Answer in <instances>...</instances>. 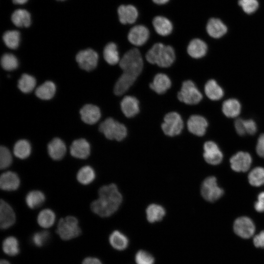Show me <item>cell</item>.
Listing matches in <instances>:
<instances>
[{
	"instance_id": "cell-1",
	"label": "cell",
	"mask_w": 264,
	"mask_h": 264,
	"mask_svg": "<svg viewBox=\"0 0 264 264\" xmlns=\"http://www.w3.org/2000/svg\"><path fill=\"white\" fill-rule=\"evenodd\" d=\"M99 198L90 204L92 211L101 217H108L120 206L122 197L117 186L113 183L104 185L98 190Z\"/></svg>"
},
{
	"instance_id": "cell-2",
	"label": "cell",
	"mask_w": 264,
	"mask_h": 264,
	"mask_svg": "<svg viewBox=\"0 0 264 264\" xmlns=\"http://www.w3.org/2000/svg\"><path fill=\"white\" fill-rule=\"evenodd\" d=\"M175 58L174 48L170 45H166L160 43L154 44L146 55V59L149 63L156 64L161 67L171 66Z\"/></svg>"
},
{
	"instance_id": "cell-3",
	"label": "cell",
	"mask_w": 264,
	"mask_h": 264,
	"mask_svg": "<svg viewBox=\"0 0 264 264\" xmlns=\"http://www.w3.org/2000/svg\"><path fill=\"white\" fill-rule=\"evenodd\" d=\"M119 66L123 73L137 78L143 67V61L140 51L132 48L127 51L120 60Z\"/></svg>"
},
{
	"instance_id": "cell-4",
	"label": "cell",
	"mask_w": 264,
	"mask_h": 264,
	"mask_svg": "<svg viewBox=\"0 0 264 264\" xmlns=\"http://www.w3.org/2000/svg\"><path fill=\"white\" fill-rule=\"evenodd\" d=\"M99 130L110 140L121 141L127 135L125 126L110 117L106 119L100 124Z\"/></svg>"
},
{
	"instance_id": "cell-5",
	"label": "cell",
	"mask_w": 264,
	"mask_h": 264,
	"mask_svg": "<svg viewBox=\"0 0 264 264\" xmlns=\"http://www.w3.org/2000/svg\"><path fill=\"white\" fill-rule=\"evenodd\" d=\"M81 229L78 220L73 216L61 218L57 225L56 233L63 240L67 241L79 236Z\"/></svg>"
},
{
	"instance_id": "cell-6",
	"label": "cell",
	"mask_w": 264,
	"mask_h": 264,
	"mask_svg": "<svg viewBox=\"0 0 264 264\" xmlns=\"http://www.w3.org/2000/svg\"><path fill=\"white\" fill-rule=\"evenodd\" d=\"M177 97L180 102L188 105L197 104L202 99V94L191 80L183 82Z\"/></svg>"
},
{
	"instance_id": "cell-7",
	"label": "cell",
	"mask_w": 264,
	"mask_h": 264,
	"mask_svg": "<svg viewBox=\"0 0 264 264\" xmlns=\"http://www.w3.org/2000/svg\"><path fill=\"white\" fill-rule=\"evenodd\" d=\"M183 128V122L181 116L177 112L172 111L167 113L161 125L163 132L169 136L179 134Z\"/></svg>"
},
{
	"instance_id": "cell-8",
	"label": "cell",
	"mask_w": 264,
	"mask_h": 264,
	"mask_svg": "<svg viewBox=\"0 0 264 264\" xmlns=\"http://www.w3.org/2000/svg\"><path fill=\"white\" fill-rule=\"evenodd\" d=\"M202 197L207 201L214 202L219 199L223 194V190L217 184V179L211 176L203 181L200 189Z\"/></svg>"
},
{
	"instance_id": "cell-9",
	"label": "cell",
	"mask_w": 264,
	"mask_h": 264,
	"mask_svg": "<svg viewBox=\"0 0 264 264\" xmlns=\"http://www.w3.org/2000/svg\"><path fill=\"white\" fill-rule=\"evenodd\" d=\"M76 60L82 69L90 71L97 66L98 55L93 49L88 48L78 52Z\"/></svg>"
},
{
	"instance_id": "cell-10",
	"label": "cell",
	"mask_w": 264,
	"mask_h": 264,
	"mask_svg": "<svg viewBox=\"0 0 264 264\" xmlns=\"http://www.w3.org/2000/svg\"><path fill=\"white\" fill-rule=\"evenodd\" d=\"M233 228L238 236L244 239H248L252 236L255 230L253 221L247 217L237 218L234 222Z\"/></svg>"
},
{
	"instance_id": "cell-11",
	"label": "cell",
	"mask_w": 264,
	"mask_h": 264,
	"mask_svg": "<svg viewBox=\"0 0 264 264\" xmlns=\"http://www.w3.org/2000/svg\"><path fill=\"white\" fill-rule=\"evenodd\" d=\"M10 20L13 26L18 28H28L32 23L31 14L23 8H18L14 10Z\"/></svg>"
},
{
	"instance_id": "cell-12",
	"label": "cell",
	"mask_w": 264,
	"mask_h": 264,
	"mask_svg": "<svg viewBox=\"0 0 264 264\" xmlns=\"http://www.w3.org/2000/svg\"><path fill=\"white\" fill-rule=\"evenodd\" d=\"M203 149V157L207 163L215 165L222 161V153L215 142L212 141L206 142Z\"/></svg>"
},
{
	"instance_id": "cell-13",
	"label": "cell",
	"mask_w": 264,
	"mask_h": 264,
	"mask_svg": "<svg viewBox=\"0 0 264 264\" xmlns=\"http://www.w3.org/2000/svg\"><path fill=\"white\" fill-rule=\"evenodd\" d=\"M230 162L233 170L238 172H244L249 169L252 158L249 153L240 151L230 158Z\"/></svg>"
},
{
	"instance_id": "cell-14",
	"label": "cell",
	"mask_w": 264,
	"mask_h": 264,
	"mask_svg": "<svg viewBox=\"0 0 264 264\" xmlns=\"http://www.w3.org/2000/svg\"><path fill=\"white\" fill-rule=\"evenodd\" d=\"M16 215L11 206L4 200L0 201V227L6 229L15 222Z\"/></svg>"
},
{
	"instance_id": "cell-15",
	"label": "cell",
	"mask_w": 264,
	"mask_h": 264,
	"mask_svg": "<svg viewBox=\"0 0 264 264\" xmlns=\"http://www.w3.org/2000/svg\"><path fill=\"white\" fill-rule=\"evenodd\" d=\"M149 31L144 25H138L132 27L128 35L129 41L135 46L143 45L148 40Z\"/></svg>"
},
{
	"instance_id": "cell-16",
	"label": "cell",
	"mask_w": 264,
	"mask_h": 264,
	"mask_svg": "<svg viewBox=\"0 0 264 264\" xmlns=\"http://www.w3.org/2000/svg\"><path fill=\"white\" fill-rule=\"evenodd\" d=\"M70 153L74 157L79 159L87 158L90 153V146L84 138L74 140L70 147Z\"/></svg>"
},
{
	"instance_id": "cell-17",
	"label": "cell",
	"mask_w": 264,
	"mask_h": 264,
	"mask_svg": "<svg viewBox=\"0 0 264 264\" xmlns=\"http://www.w3.org/2000/svg\"><path fill=\"white\" fill-rule=\"evenodd\" d=\"M187 124L189 131L199 136L204 135L208 126L206 119L199 115H191L189 118Z\"/></svg>"
},
{
	"instance_id": "cell-18",
	"label": "cell",
	"mask_w": 264,
	"mask_h": 264,
	"mask_svg": "<svg viewBox=\"0 0 264 264\" xmlns=\"http://www.w3.org/2000/svg\"><path fill=\"white\" fill-rule=\"evenodd\" d=\"M82 120L86 124L92 125L98 121L101 117L99 108L92 104L85 105L80 110Z\"/></svg>"
},
{
	"instance_id": "cell-19",
	"label": "cell",
	"mask_w": 264,
	"mask_h": 264,
	"mask_svg": "<svg viewBox=\"0 0 264 264\" xmlns=\"http://www.w3.org/2000/svg\"><path fill=\"white\" fill-rule=\"evenodd\" d=\"M20 184L18 175L12 171L2 173L0 177V187L4 191H12L17 190Z\"/></svg>"
},
{
	"instance_id": "cell-20",
	"label": "cell",
	"mask_w": 264,
	"mask_h": 264,
	"mask_svg": "<svg viewBox=\"0 0 264 264\" xmlns=\"http://www.w3.org/2000/svg\"><path fill=\"white\" fill-rule=\"evenodd\" d=\"M66 151L65 142L60 138H53L47 145V152L50 157L55 160L62 159Z\"/></svg>"
},
{
	"instance_id": "cell-21",
	"label": "cell",
	"mask_w": 264,
	"mask_h": 264,
	"mask_svg": "<svg viewBox=\"0 0 264 264\" xmlns=\"http://www.w3.org/2000/svg\"><path fill=\"white\" fill-rule=\"evenodd\" d=\"M120 106L122 112L128 118L134 116L139 112V101L132 96H125L121 102Z\"/></svg>"
},
{
	"instance_id": "cell-22",
	"label": "cell",
	"mask_w": 264,
	"mask_h": 264,
	"mask_svg": "<svg viewBox=\"0 0 264 264\" xmlns=\"http://www.w3.org/2000/svg\"><path fill=\"white\" fill-rule=\"evenodd\" d=\"M117 13L119 21L123 24L134 23L138 16L136 8L132 5H120L118 8Z\"/></svg>"
},
{
	"instance_id": "cell-23",
	"label": "cell",
	"mask_w": 264,
	"mask_h": 264,
	"mask_svg": "<svg viewBox=\"0 0 264 264\" xmlns=\"http://www.w3.org/2000/svg\"><path fill=\"white\" fill-rule=\"evenodd\" d=\"M171 81L165 74L159 73L154 78L150 84V88L156 93L161 94L164 93L171 86Z\"/></svg>"
},
{
	"instance_id": "cell-24",
	"label": "cell",
	"mask_w": 264,
	"mask_h": 264,
	"mask_svg": "<svg viewBox=\"0 0 264 264\" xmlns=\"http://www.w3.org/2000/svg\"><path fill=\"white\" fill-rule=\"evenodd\" d=\"M206 31L211 37L220 38L226 33L227 28L220 19L211 18L207 23Z\"/></svg>"
},
{
	"instance_id": "cell-25",
	"label": "cell",
	"mask_w": 264,
	"mask_h": 264,
	"mask_svg": "<svg viewBox=\"0 0 264 264\" xmlns=\"http://www.w3.org/2000/svg\"><path fill=\"white\" fill-rule=\"evenodd\" d=\"M207 48V45L204 41L196 38L190 41L187 46V51L191 57L198 59L206 55Z\"/></svg>"
},
{
	"instance_id": "cell-26",
	"label": "cell",
	"mask_w": 264,
	"mask_h": 264,
	"mask_svg": "<svg viewBox=\"0 0 264 264\" xmlns=\"http://www.w3.org/2000/svg\"><path fill=\"white\" fill-rule=\"evenodd\" d=\"M153 24L157 33L163 36L169 35L173 30L171 22L164 17H155L153 19Z\"/></svg>"
},
{
	"instance_id": "cell-27",
	"label": "cell",
	"mask_w": 264,
	"mask_h": 264,
	"mask_svg": "<svg viewBox=\"0 0 264 264\" xmlns=\"http://www.w3.org/2000/svg\"><path fill=\"white\" fill-rule=\"evenodd\" d=\"M222 111L226 117L235 118L237 117L241 112V105L236 99H228L222 103Z\"/></svg>"
},
{
	"instance_id": "cell-28",
	"label": "cell",
	"mask_w": 264,
	"mask_h": 264,
	"mask_svg": "<svg viewBox=\"0 0 264 264\" xmlns=\"http://www.w3.org/2000/svg\"><path fill=\"white\" fill-rule=\"evenodd\" d=\"M136 79L122 73L114 85L113 91L115 94L119 96L124 94L133 85Z\"/></svg>"
},
{
	"instance_id": "cell-29",
	"label": "cell",
	"mask_w": 264,
	"mask_h": 264,
	"mask_svg": "<svg viewBox=\"0 0 264 264\" xmlns=\"http://www.w3.org/2000/svg\"><path fill=\"white\" fill-rule=\"evenodd\" d=\"M204 91L206 95L212 100H218L224 94L222 88L213 79L208 80L205 85Z\"/></svg>"
},
{
	"instance_id": "cell-30",
	"label": "cell",
	"mask_w": 264,
	"mask_h": 264,
	"mask_svg": "<svg viewBox=\"0 0 264 264\" xmlns=\"http://www.w3.org/2000/svg\"><path fill=\"white\" fill-rule=\"evenodd\" d=\"M21 33L16 29H9L3 32L2 40L5 44L9 48L16 49L20 44Z\"/></svg>"
},
{
	"instance_id": "cell-31",
	"label": "cell",
	"mask_w": 264,
	"mask_h": 264,
	"mask_svg": "<svg viewBox=\"0 0 264 264\" xmlns=\"http://www.w3.org/2000/svg\"><path fill=\"white\" fill-rule=\"evenodd\" d=\"M31 146L26 139H20L17 141L13 147V153L15 156L20 159H25L30 154Z\"/></svg>"
},
{
	"instance_id": "cell-32",
	"label": "cell",
	"mask_w": 264,
	"mask_h": 264,
	"mask_svg": "<svg viewBox=\"0 0 264 264\" xmlns=\"http://www.w3.org/2000/svg\"><path fill=\"white\" fill-rule=\"evenodd\" d=\"M109 242L110 245L118 250L125 249L129 244L128 238L118 230L111 233L109 237Z\"/></svg>"
},
{
	"instance_id": "cell-33",
	"label": "cell",
	"mask_w": 264,
	"mask_h": 264,
	"mask_svg": "<svg viewBox=\"0 0 264 264\" xmlns=\"http://www.w3.org/2000/svg\"><path fill=\"white\" fill-rule=\"evenodd\" d=\"M56 87L51 81H46L37 88L35 91L36 96L43 100L51 99L55 94Z\"/></svg>"
},
{
	"instance_id": "cell-34",
	"label": "cell",
	"mask_w": 264,
	"mask_h": 264,
	"mask_svg": "<svg viewBox=\"0 0 264 264\" xmlns=\"http://www.w3.org/2000/svg\"><path fill=\"white\" fill-rule=\"evenodd\" d=\"M103 56L105 61L110 65H114L119 63L120 58L117 45L114 43H109L105 46Z\"/></svg>"
},
{
	"instance_id": "cell-35",
	"label": "cell",
	"mask_w": 264,
	"mask_h": 264,
	"mask_svg": "<svg viewBox=\"0 0 264 264\" xmlns=\"http://www.w3.org/2000/svg\"><path fill=\"white\" fill-rule=\"evenodd\" d=\"M146 212L147 220L151 223L161 220L165 215L164 208L162 206L155 204L149 205Z\"/></svg>"
},
{
	"instance_id": "cell-36",
	"label": "cell",
	"mask_w": 264,
	"mask_h": 264,
	"mask_svg": "<svg viewBox=\"0 0 264 264\" xmlns=\"http://www.w3.org/2000/svg\"><path fill=\"white\" fill-rule=\"evenodd\" d=\"M44 200L45 196L44 193L39 190H33L29 192L25 197L26 205L31 209H35L41 206Z\"/></svg>"
},
{
	"instance_id": "cell-37",
	"label": "cell",
	"mask_w": 264,
	"mask_h": 264,
	"mask_svg": "<svg viewBox=\"0 0 264 264\" xmlns=\"http://www.w3.org/2000/svg\"><path fill=\"white\" fill-rule=\"evenodd\" d=\"M55 218V214L52 210L44 209L39 213L37 217V222L42 227L47 228L53 225Z\"/></svg>"
},
{
	"instance_id": "cell-38",
	"label": "cell",
	"mask_w": 264,
	"mask_h": 264,
	"mask_svg": "<svg viewBox=\"0 0 264 264\" xmlns=\"http://www.w3.org/2000/svg\"><path fill=\"white\" fill-rule=\"evenodd\" d=\"M2 250L9 256L17 255L20 251L19 242L17 239L13 236L6 238L2 242Z\"/></svg>"
},
{
	"instance_id": "cell-39",
	"label": "cell",
	"mask_w": 264,
	"mask_h": 264,
	"mask_svg": "<svg viewBox=\"0 0 264 264\" xmlns=\"http://www.w3.org/2000/svg\"><path fill=\"white\" fill-rule=\"evenodd\" d=\"M95 177L93 169L90 166H85L78 171L76 178L79 182L83 185H88L92 182Z\"/></svg>"
},
{
	"instance_id": "cell-40",
	"label": "cell",
	"mask_w": 264,
	"mask_h": 264,
	"mask_svg": "<svg viewBox=\"0 0 264 264\" xmlns=\"http://www.w3.org/2000/svg\"><path fill=\"white\" fill-rule=\"evenodd\" d=\"M36 84V79L34 77L27 74H23L18 81L19 88L23 93L32 91Z\"/></svg>"
},
{
	"instance_id": "cell-41",
	"label": "cell",
	"mask_w": 264,
	"mask_h": 264,
	"mask_svg": "<svg viewBox=\"0 0 264 264\" xmlns=\"http://www.w3.org/2000/svg\"><path fill=\"white\" fill-rule=\"evenodd\" d=\"M249 183L253 186H260L264 184V168L257 167L252 169L248 176Z\"/></svg>"
},
{
	"instance_id": "cell-42",
	"label": "cell",
	"mask_w": 264,
	"mask_h": 264,
	"mask_svg": "<svg viewBox=\"0 0 264 264\" xmlns=\"http://www.w3.org/2000/svg\"><path fill=\"white\" fill-rule=\"evenodd\" d=\"M1 65L6 70H12L18 66V61L16 57L10 53H5L1 58Z\"/></svg>"
},
{
	"instance_id": "cell-43",
	"label": "cell",
	"mask_w": 264,
	"mask_h": 264,
	"mask_svg": "<svg viewBox=\"0 0 264 264\" xmlns=\"http://www.w3.org/2000/svg\"><path fill=\"white\" fill-rule=\"evenodd\" d=\"M50 238V233L46 230L35 233L31 237V242L37 247L45 244Z\"/></svg>"
},
{
	"instance_id": "cell-44",
	"label": "cell",
	"mask_w": 264,
	"mask_h": 264,
	"mask_svg": "<svg viewBox=\"0 0 264 264\" xmlns=\"http://www.w3.org/2000/svg\"><path fill=\"white\" fill-rule=\"evenodd\" d=\"M12 162V156L9 150L5 146L0 148V168L5 169L9 167Z\"/></svg>"
},
{
	"instance_id": "cell-45",
	"label": "cell",
	"mask_w": 264,
	"mask_h": 264,
	"mask_svg": "<svg viewBox=\"0 0 264 264\" xmlns=\"http://www.w3.org/2000/svg\"><path fill=\"white\" fill-rule=\"evenodd\" d=\"M135 261L137 264H154V259L150 253L140 250L136 253Z\"/></svg>"
},
{
	"instance_id": "cell-46",
	"label": "cell",
	"mask_w": 264,
	"mask_h": 264,
	"mask_svg": "<svg viewBox=\"0 0 264 264\" xmlns=\"http://www.w3.org/2000/svg\"><path fill=\"white\" fill-rule=\"evenodd\" d=\"M238 4L242 7L243 11L248 14L255 12L259 6L257 0H239Z\"/></svg>"
},
{
	"instance_id": "cell-47",
	"label": "cell",
	"mask_w": 264,
	"mask_h": 264,
	"mask_svg": "<svg viewBox=\"0 0 264 264\" xmlns=\"http://www.w3.org/2000/svg\"><path fill=\"white\" fill-rule=\"evenodd\" d=\"M244 124L246 133L253 135L257 132V125L252 119L244 120Z\"/></svg>"
},
{
	"instance_id": "cell-48",
	"label": "cell",
	"mask_w": 264,
	"mask_h": 264,
	"mask_svg": "<svg viewBox=\"0 0 264 264\" xmlns=\"http://www.w3.org/2000/svg\"><path fill=\"white\" fill-rule=\"evenodd\" d=\"M234 126L236 132L240 135H244L246 132L245 129L244 119L239 118L234 122Z\"/></svg>"
},
{
	"instance_id": "cell-49",
	"label": "cell",
	"mask_w": 264,
	"mask_h": 264,
	"mask_svg": "<svg viewBox=\"0 0 264 264\" xmlns=\"http://www.w3.org/2000/svg\"><path fill=\"white\" fill-rule=\"evenodd\" d=\"M256 152L260 157L264 158V133L261 134L258 138Z\"/></svg>"
},
{
	"instance_id": "cell-50",
	"label": "cell",
	"mask_w": 264,
	"mask_h": 264,
	"mask_svg": "<svg viewBox=\"0 0 264 264\" xmlns=\"http://www.w3.org/2000/svg\"><path fill=\"white\" fill-rule=\"evenodd\" d=\"M254 208L259 212H264V192L259 194L258 200L254 204Z\"/></svg>"
},
{
	"instance_id": "cell-51",
	"label": "cell",
	"mask_w": 264,
	"mask_h": 264,
	"mask_svg": "<svg viewBox=\"0 0 264 264\" xmlns=\"http://www.w3.org/2000/svg\"><path fill=\"white\" fill-rule=\"evenodd\" d=\"M253 243L256 247L264 248V231L254 236Z\"/></svg>"
},
{
	"instance_id": "cell-52",
	"label": "cell",
	"mask_w": 264,
	"mask_h": 264,
	"mask_svg": "<svg viewBox=\"0 0 264 264\" xmlns=\"http://www.w3.org/2000/svg\"><path fill=\"white\" fill-rule=\"evenodd\" d=\"M82 264H102L101 262L97 258L94 257H87L85 258Z\"/></svg>"
},
{
	"instance_id": "cell-53",
	"label": "cell",
	"mask_w": 264,
	"mask_h": 264,
	"mask_svg": "<svg viewBox=\"0 0 264 264\" xmlns=\"http://www.w3.org/2000/svg\"><path fill=\"white\" fill-rule=\"evenodd\" d=\"M29 0H12L15 9L21 8L26 5Z\"/></svg>"
},
{
	"instance_id": "cell-54",
	"label": "cell",
	"mask_w": 264,
	"mask_h": 264,
	"mask_svg": "<svg viewBox=\"0 0 264 264\" xmlns=\"http://www.w3.org/2000/svg\"><path fill=\"white\" fill-rule=\"evenodd\" d=\"M153 1L158 4H163L167 2L169 0H153Z\"/></svg>"
},
{
	"instance_id": "cell-55",
	"label": "cell",
	"mask_w": 264,
	"mask_h": 264,
	"mask_svg": "<svg viewBox=\"0 0 264 264\" xmlns=\"http://www.w3.org/2000/svg\"><path fill=\"white\" fill-rule=\"evenodd\" d=\"M0 264H10L8 261L5 260H1L0 261Z\"/></svg>"
},
{
	"instance_id": "cell-56",
	"label": "cell",
	"mask_w": 264,
	"mask_h": 264,
	"mask_svg": "<svg viewBox=\"0 0 264 264\" xmlns=\"http://www.w3.org/2000/svg\"><path fill=\"white\" fill-rule=\"evenodd\" d=\"M57 1H60V2H64V1H66L67 0H55Z\"/></svg>"
}]
</instances>
